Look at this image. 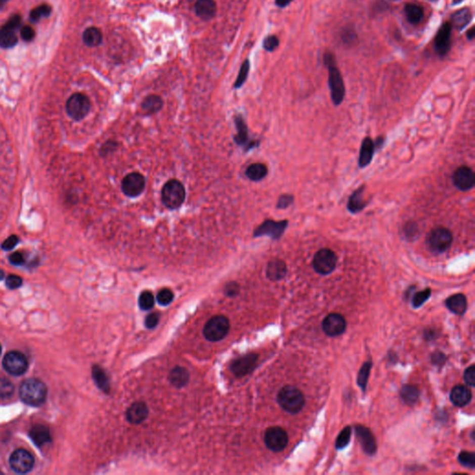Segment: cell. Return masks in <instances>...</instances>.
Instances as JSON below:
<instances>
[{
	"instance_id": "obj_1",
	"label": "cell",
	"mask_w": 475,
	"mask_h": 475,
	"mask_svg": "<svg viewBox=\"0 0 475 475\" xmlns=\"http://www.w3.org/2000/svg\"><path fill=\"white\" fill-rule=\"evenodd\" d=\"M324 62L329 72V87L331 100L333 104L338 106L343 101L346 95L344 83L340 70L335 65L333 56L330 53H326L324 55Z\"/></svg>"
},
{
	"instance_id": "obj_2",
	"label": "cell",
	"mask_w": 475,
	"mask_h": 475,
	"mask_svg": "<svg viewBox=\"0 0 475 475\" xmlns=\"http://www.w3.org/2000/svg\"><path fill=\"white\" fill-rule=\"evenodd\" d=\"M20 398L23 403L32 407H39L47 398V386L37 379L23 380L20 386Z\"/></svg>"
},
{
	"instance_id": "obj_3",
	"label": "cell",
	"mask_w": 475,
	"mask_h": 475,
	"mask_svg": "<svg viewBox=\"0 0 475 475\" xmlns=\"http://www.w3.org/2000/svg\"><path fill=\"white\" fill-rule=\"evenodd\" d=\"M278 402L285 411L296 414L305 406V397L302 392L294 386L287 385L280 389L278 394Z\"/></svg>"
},
{
	"instance_id": "obj_4",
	"label": "cell",
	"mask_w": 475,
	"mask_h": 475,
	"mask_svg": "<svg viewBox=\"0 0 475 475\" xmlns=\"http://www.w3.org/2000/svg\"><path fill=\"white\" fill-rule=\"evenodd\" d=\"M185 197L186 191L184 186L179 180H169L162 188V202L169 209H177L181 206L184 202Z\"/></svg>"
},
{
	"instance_id": "obj_5",
	"label": "cell",
	"mask_w": 475,
	"mask_h": 475,
	"mask_svg": "<svg viewBox=\"0 0 475 475\" xmlns=\"http://www.w3.org/2000/svg\"><path fill=\"white\" fill-rule=\"evenodd\" d=\"M453 242L452 232L444 227H438L430 231L427 238V245L430 252L443 253L447 252Z\"/></svg>"
},
{
	"instance_id": "obj_6",
	"label": "cell",
	"mask_w": 475,
	"mask_h": 475,
	"mask_svg": "<svg viewBox=\"0 0 475 475\" xmlns=\"http://www.w3.org/2000/svg\"><path fill=\"white\" fill-rule=\"evenodd\" d=\"M230 323L225 316H215L207 322L203 334L208 341H218L224 339L229 333Z\"/></svg>"
},
{
	"instance_id": "obj_7",
	"label": "cell",
	"mask_w": 475,
	"mask_h": 475,
	"mask_svg": "<svg viewBox=\"0 0 475 475\" xmlns=\"http://www.w3.org/2000/svg\"><path fill=\"white\" fill-rule=\"evenodd\" d=\"M90 99L82 93H75L69 98L66 102V111L68 115L73 120L80 121L84 119L90 112Z\"/></svg>"
},
{
	"instance_id": "obj_8",
	"label": "cell",
	"mask_w": 475,
	"mask_h": 475,
	"mask_svg": "<svg viewBox=\"0 0 475 475\" xmlns=\"http://www.w3.org/2000/svg\"><path fill=\"white\" fill-rule=\"evenodd\" d=\"M313 268L317 273L329 275L335 269L337 256L330 249L323 248L316 252L313 258Z\"/></svg>"
},
{
	"instance_id": "obj_9",
	"label": "cell",
	"mask_w": 475,
	"mask_h": 475,
	"mask_svg": "<svg viewBox=\"0 0 475 475\" xmlns=\"http://www.w3.org/2000/svg\"><path fill=\"white\" fill-rule=\"evenodd\" d=\"M2 365L8 373L13 376H20L25 373L28 369V360L22 353L12 351L4 357Z\"/></svg>"
},
{
	"instance_id": "obj_10",
	"label": "cell",
	"mask_w": 475,
	"mask_h": 475,
	"mask_svg": "<svg viewBox=\"0 0 475 475\" xmlns=\"http://www.w3.org/2000/svg\"><path fill=\"white\" fill-rule=\"evenodd\" d=\"M34 458L31 453L25 449H17L10 458V466L17 473H27L33 469Z\"/></svg>"
},
{
	"instance_id": "obj_11",
	"label": "cell",
	"mask_w": 475,
	"mask_h": 475,
	"mask_svg": "<svg viewBox=\"0 0 475 475\" xmlns=\"http://www.w3.org/2000/svg\"><path fill=\"white\" fill-rule=\"evenodd\" d=\"M265 443L270 450L280 452L283 450L289 442V437L285 430L280 427H271L265 433Z\"/></svg>"
},
{
	"instance_id": "obj_12",
	"label": "cell",
	"mask_w": 475,
	"mask_h": 475,
	"mask_svg": "<svg viewBox=\"0 0 475 475\" xmlns=\"http://www.w3.org/2000/svg\"><path fill=\"white\" fill-rule=\"evenodd\" d=\"M289 221L282 220V221H273L268 219L261 224L257 229L254 230V237L260 236H269L273 240H279L284 233Z\"/></svg>"
},
{
	"instance_id": "obj_13",
	"label": "cell",
	"mask_w": 475,
	"mask_h": 475,
	"mask_svg": "<svg viewBox=\"0 0 475 475\" xmlns=\"http://www.w3.org/2000/svg\"><path fill=\"white\" fill-rule=\"evenodd\" d=\"M454 186L461 191L471 190L475 185V175L473 170L469 166H459L452 176Z\"/></svg>"
},
{
	"instance_id": "obj_14",
	"label": "cell",
	"mask_w": 475,
	"mask_h": 475,
	"mask_svg": "<svg viewBox=\"0 0 475 475\" xmlns=\"http://www.w3.org/2000/svg\"><path fill=\"white\" fill-rule=\"evenodd\" d=\"M145 189V179L139 173L128 174L122 181V190L128 197L140 195Z\"/></svg>"
},
{
	"instance_id": "obj_15",
	"label": "cell",
	"mask_w": 475,
	"mask_h": 475,
	"mask_svg": "<svg viewBox=\"0 0 475 475\" xmlns=\"http://www.w3.org/2000/svg\"><path fill=\"white\" fill-rule=\"evenodd\" d=\"M322 329L330 337L341 335L347 329V321L340 314H330L323 320Z\"/></svg>"
},
{
	"instance_id": "obj_16",
	"label": "cell",
	"mask_w": 475,
	"mask_h": 475,
	"mask_svg": "<svg viewBox=\"0 0 475 475\" xmlns=\"http://www.w3.org/2000/svg\"><path fill=\"white\" fill-rule=\"evenodd\" d=\"M452 25L449 23H444L439 29L435 39V49L436 53L440 56L447 55L451 44Z\"/></svg>"
},
{
	"instance_id": "obj_17",
	"label": "cell",
	"mask_w": 475,
	"mask_h": 475,
	"mask_svg": "<svg viewBox=\"0 0 475 475\" xmlns=\"http://www.w3.org/2000/svg\"><path fill=\"white\" fill-rule=\"evenodd\" d=\"M355 430H356V435L358 437V441L360 443L365 453L369 456L374 455L377 451V443L371 430L361 424L356 425Z\"/></svg>"
},
{
	"instance_id": "obj_18",
	"label": "cell",
	"mask_w": 475,
	"mask_h": 475,
	"mask_svg": "<svg viewBox=\"0 0 475 475\" xmlns=\"http://www.w3.org/2000/svg\"><path fill=\"white\" fill-rule=\"evenodd\" d=\"M258 356L249 354L236 359L231 365V370L237 376H244L252 372L257 363Z\"/></svg>"
},
{
	"instance_id": "obj_19",
	"label": "cell",
	"mask_w": 475,
	"mask_h": 475,
	"mask_svg": "<svg viewBox=\"0 0 475 475\" xmlns=\"http://www.w3.org/2000/svg\"><path fill=\"white\" fill-rule=\"evenodd\" d=\"M217 3L213 0H197L195 12L198 17L203 21H209L217 14Z\"/></svg>"
},
{
	"instance_id": "obj_20",
	"label": "cell",
	"mask_w": 475,
	"mask_h": 475,
	"mask_svg": "<svg viewBox=\"0 0 475 475\" xmlns=\"http://www.w3.org/2000/svg\"><path fill=\"white\" fill-rule=\"evenodd\" d=\"M149 413V409L145 403L136 402L130 406L126 412V418L129 422L139 424L145 420Z\"/></svg>"
},
{
	"instance_id": "obj_21",
	"label": "cell",
	"mask_w": 475,
	"mask_h": 475,
	"mask_svg": "<svg viewBox=\"0 0 475 475\" xmlns=\"http://www.w3.org/2000/svg\"><path fill=\"white\" fill-rule=\"evenodd\" d=\"M374 152V141L369 137L364 139L361 144V148H360V153H359V160H358L359 167L364 168L368 166L372 161Z\"/></svg>"
},
{
	"instance_id": "obj_22",
	"label": "cell",
	"mask_w": 475,
	"mask_h": 475,
	"mask_svg": "<svg viewBox=\"0 0 475 475\" xmlns=\"http://www.w3.org/2000/svg\"><path fill=\"white\" fill-rule=\"evenodd\" d=\"M450 400L456 407L462 408L471 400V392L467 386L456 385L450 394Z\"/></svg>"
},
{
	"instance_id": "obj_23",
	"label": "cell",
	"mask_w": 475,
	"mask_h": 475,
	"mask_svg": "<svg viewBox=\"0 0 475 475\" xmlns=\"http://www.w3.org/2000/svg\"><path fill=\"white\" fill-rule=\"evenodd\" d=\"M287 273V267L284 261L280 259L271 260L267 267V277L272 281L282 280Z\"/></svg>"
},
{
	"instance_id": "obj_24",
	"label": "cell",
	"mask_w": 475,
	"mask_h": 475,
	"mask_svg": "<svg viewBox=\"0 0 475 475\" xmlns=\"http://www.w3.org/2000/svg\"><path fill=\"white\" fill-rule=\"evenodd\" d=\"M364 189L365 187L362 186L357 190H355L352 193V195L349 197V200L347 202V209L348 211L352 213H357V212H361L365 207L367 206V201L364 199Z\"/></svg>"
},
{
	"instance_id": "obj_25",
	"label": "cell",
	"mask_w": 475,
	"mask_h": 475,
	"mask_svg": "<svg viewBox=\"0 0 475 475\" xmlns=\"http://www.w3.org/2000/svg\"><path fill=\"white\" fill-rule=\"evenodd\" d=\"M447 308L456 315H463L467 309V299L463 294L458 293L448 297L446 301Z\"/></svg>"
},
{
	"instance_id": "obj_26",
	"label": "cell",
	"mask_w": 475,
	"mask_h": 475,
	"mask_svg": "<svg viewBox=\"0 0 475 475\" xmlns=\"http://www.w3.org/2000/svg\"><path fill=\"white\" fill-rule=\"evenodd\" d=\"M30 437L37 447H42L51 440L50 430L43 425L34 426V428L30 430Z\"/></svg>"
},
{
	"instance_id": "obj_27",
	"label": "cell",
	"mask_w": 475,
	"mask_h": 475,
	"mask_svg": "<svg viewBox=\"0 0 475 475\" xmlns=\"http://www.w3.org/2000/svg\"><path fill=\"white\" fill-rule=\"evenodd\" d=\"M472 20V14L468 8H464L452 15L453 26L458 31H462Z\"/></svg>"
},
{
	"instance_id": "obj_28",
	"label": "cell",
	"mask_w": 475,
	"mask_h": 475,
	"mask_svg": "<svg viewBox=\"0 0 475 475\" xmlns=\"http://www.w3.org/2000/svg\"><path fill=\"white\" fill-rule=\"evenodd\" d=\"M169 380L174 386L181 388L188 384L190 380V374L187 369L181 367H176L171 370L169 375Z\"/></svg>"
},
{
	"instance_id": "obj_29",
	"label": "cell",
	"mask_w": 475,
	"mask_h": 475,
	"mask_svg": "<svg viewBox=\"0 0 475 475\" xmlns=\"http://www.w3.org/2000/svg\"><path fill=\"white\" fill-rule=\"evenodd\" d=\"M83 41L85 45L90 48H95L101 45L102 42L101 30L97 27H89L85 29L83 33Z\"/></svg>"
},
{
	"instance_id": "obj_30",
	"label": "cell",
	"mask_w": 475,
	"mask_h": 475,
	"mask_svg": "<svg viewBox=\"0 0 475 475\" xmlns=\"http://www.w3.org/2000/svg\"><path fill=\"white\" fill-rule=\"evenodd\" d=\"M268 167L264 163H252L246 169V176L252 181H260L268 175Z\"/></svg>"
},
{
	"instance_id": "obj_31",
	"label": "cell",
	"mask_w": 475,
	"mask_h": 475,
	"mask_svg": "<svg viewBox=\"0 0 475 475\" xmlns=\"http://www.w3.org/2000/svg\"><path fill=\"white\" fill-rule=\"evenodd\" d=\"M400 397L407 405H415L419 398V390L414 385H404L400 391Z\"/></svg>"
},
{
	"instance_id": "obj_32",
	"label": "cell",
	"mask_w": 475,
	"mask_h": 475,
	"mask_svg": "<svg viewBox=\"0 0 475 475\" xmlns=\"http://www.w3.org/2000/svg\"><path fill=\"white\" fill-rule=\"evenodd\" d=\"M18 43V37L14 33V31L10 29H0V48L3 49H11Z\"/></svg>"
},
{
	"instance_id": "obj_33",
	"label": "cell",
	"mask_w": 475,
	"mask_h": 475,
	"mask_svg": "<svg viewBox=\"0 0 475 475\" xmlns=\"http://www.w3.org/2000/svg\"><path fill=\"white\" fill-rule=\"evenodd\" d=\"M405 13L408 22L412 24L420 23V21L423 19L422 9L416 4H407L405 6Z\"/></svg>"
},
{
	"instance_id": "obj_34",
	"label": "cell",
	"mask_w": 475,
	"mask_h": 475,
	"mask_svg": "<svg viewBox=\"0 0 475 475\" xmlns=\"http://www.w3.org/2000/svg\"><path fill=\"white\" fill-rule=\"evenodd\" d=\"M92 375L95 380L96 384L105 393L110 392V383L104 370L100 366H94L92 369Z\"/></svg>"
},
{
	"instance_id": "obj_35",
	"label": "cell",
	"mask_w": 475,
	"mask_h": 475,
	"mask_svg": "<svg viewBox=\"0 0 475 475\" xmlns=\"http://www.w3.org/2000/svg\"><path fill=\"white\" fill-rule=\"evenodd\" d=\"M162 107V100L157 95H151L147 97L143 103L142 109L147 113H155L161 110Z\"/></svg>"
},
{
	"instance_id": "obj_36",
	"label": "cell",
	"mask_w": 475,
	"mask_h": 475,
	"mask_svg": "<svg viewBox=\"0 0 475 475\" xmlns=\"http://www.w3.org/2000/svg\"><path fill=\"white\" fill-rule=\"evenodd\" d=\"M371 367H372L371 361H367V362L363 364V366L361 367V369L358 372V384L362 389L364 393L366 391V387H367V383H368V380H369Z\"/></svg>"
},
{
	"instance_id": "obj_37",
	"label": "cell",
	"mask_w": 475,
	"mask_h": 475,
	"mask_svg": "<svg viewBox=\"0 0 475 475\" xmlns=\"http://www.w3.org/2000/svg\"><path fill=\"white\" fill-rule=\"evenodd\" d=\"M51 7L47 4L36 7L30 12V20L32 23H37L41 19L49 17L51 15Z\"/></svg>"
},
{
	"instance_id": "obj_38",
	"label": "cell",
	"mask_w": 475,
	"mask_h": 475,
	"mask_svg": "<svg viewBox=\"0 0 475 475\" xmlns=\"http://www.w3.org/2000/svg\"><path fill=\"white\" fill-rule=\"evenodd\" d=\"M236 124H237V128H238V134L236 136L235 140L238 144L243 145L244 143H246L247 140H248V131H247L246 124H245L243 119L241 117L236 118Z\"/></svg>"
},
{
	"instance_id": "obj_39",
	"label": "cell",
	"mask_w": 475,
	"mask_h": 475,
	"mask_svg": "<svg viewBox=\"0 0 475 475\" xmlns=\"http://www.w3.org/2000/svg\"><path fill=\"white\" fill-rule=\"evenodd\" d=\"M352 435V429L350 426H347L344 429L341 430V433L337 437L335 442V447L337 449H342L347 447L348 443L350 442V437Z\"/></svg>"
},
{
	"instance_id": "obj_40",
	"label": "cell",
	"mask_w": 475,
	"mask_h": 475,
	"mask_svg": "<svg viewBox=\"0 0 475 475\" xmlns=\"http://www.w3.org/2000/svg\"><path fill=\"white\" fill-rule=\"evenodd\" d=\"M139 305L142 310H150L154 307V296L151 291H143L140 294Z\"/></svg>"
},
{
	"instance_id": "obj_41",
	"label": "cell",
	"mask_w": 475,
	"mask_h": 475,
	"mask_svg": "<svg viewBox=\"0 0 475 475\" xmlns=\"http://www.w3.org/2000/svg\"><path fill=\"white\" fill-rule=\"evenodd\" d=\"M249 70H250V62L248 60H246L242 63L241 69H240L238 77H237L236 82H235V89H239V88H241L242 84H244V82L246 81L247 77H248Z\"/></svg>"
},
{
	"instance_id": "obj_42",
	"label": "cell",
	"mask_w": 475,
	"mask_h": 475,
	"mask_svg": "<svg viewBox=\"0 0 475 475\" xmlns=\"http://www.w3.org/2000/svg\"><path fill=\"white\" fill-rule=\"evenodd\" d=\"M458 461L464 467H467L469 469H474L475 468V454L473 452H467V451H462L458 455Z\"/></svg>"
},
{
	"instance_id": "obj_43",
	"label": "cell",
	"mask_w": 475,
	"mask_h": 475,
	"mask_svg": "<svg viewBox=\"0 0 475 475\" xmlns=\"http://www.w3.org/2000/svg\"><path fill=\"white\" fill-rule=\"evenodd\" d=\"M431 291L429 288H427L424 291H419L415 293L413 299H412V304L414 308H418L421 307L430 296Z\"/></svg>"
},
{
	"instance_id": "obj_44",
	"label": "cell",
	"mask_w": 475,
	"mask_h": 475,
	"mask_svg": "<svg viewBox=\"0 0 475 475\" xmlns=\"http://www.w3.org/2000/svg\"><path fill=\"white\" fill-rule=\"evenodd\" d=\"M156 298L157 302L159 303L161 306H167L173 302V291L169 289H162V291L158 292Z\"/></svg>"
},
{
	"instance_id": "obj_45",
	"label": "cell",
	"mask_w": 475,
	"mask_h": 475,
	"mask_svg": "<svg viewBox=\"0 0 475 475\" xmlns=\"http://www.w3.org/2000/svg\"><path fill=\"white\" fill-rule=\"evenodd\" d=\"M14 392V386L12 382L6 379H0V397L8 398L12 397Z\"/></svg>"
},
{
	"instance_id": "obj_46",
	"label": "cell",
	"mask_w": 475,
	"mask_h": 475,
	"mask_svg": "<svg viewBox=\"0 0 475 475\" xmlns=\"http://www.w3.org/2000/svg\"><path fill=\"white\" fill-rule=\"evenodd\" d=\"M404 232H405L406 237L408 238V240H414L416 238V236L419 234L417 224L415 222H408L405 226Z\"/></svg>"
},
{
	"instance_id": "obj_47",
	"label": "cell",
	"mask_w": 475,
	"mask_h": 475,
	"mask_svg": "<svg viewBox=\"0 0 475 475\" xmlns=\"http://www.w3.org/2000/svg\"><path fill=\"white\" fill-rule=\"evenodd\" d=\"M23 284V280L21 277L16 275H10L6 280V286L11 290H15L20 288Z\"/></svg>"
},
{
	"instance_id": "obj_48",
	"label": "cell",
	"mask_w": 475,
	"mask_h": 475,
	"mask_svg": "<svg viewBox=\"0 0 475 475\" xmlns=\"http://www.w3.org/2000/svg\"><path fill=\"white\" fill-rule=\"evenodd\" d=\"M279 44H280V40L278 39L277 36L269 35L264 41V48L266 51L272 52L279 47Z\"/></svg>"
},
{
	"instance_id": "obj_49",
	"label": "cell",
	"mask_w": 475,
	"mask_h": 475,
	"mask_svg": "<svg viewBox=\"0 0 475 475\" xmlns=\"http://www.w3.org/2000/svg\"><path fill=\"white\" fill-rule=\"evenodd\" d=\"M464 380L469 387L475 386V366L471 365L464 372Z\"/></svg>"
},
{
	"instance_id": "obj_50",
	"label": "cell",
	"mask_w": 475,
	"mask_h": 475,
	"mask_svg": "<svg viewBox=\"0 0 475 475\" xmlns=\"http://www.w3.org/2000/svg\"><path fill=\"white\" fill-rule=\"evenodd\" d=\"M293 201H294L293 196L290 195V194H283V195L280 196L279 200H278L277 208L278 209H286V208L291 206V204L293 203Z\"/></svg>"
},
{
	"instance_id": "obj_51",
	"label": "cell",
	"mask_w": 475,
	"mask_h": 475,
	"mask_svg": "<svg viewBox=\"0 0 475 475\" xmlns=\"http://www.w3.org/2000/svg\"><path fill=\"white\" fill-rule=\"evenodd\" d=\"M19 237L16 236V235H12L10 236L8 239H6L4 242L2 243L1 245V248L4 250V251H11L13 248L15 246H17L18 243H19Z\"/></svg>"
},
{
	"instance_id": "obj_52",
	"label": "cell",
	"mask_w": 475,
	"mask_h": 475,
	"mask_svg": "<svg viewBox=\"0 0 475 475\" xmlns=\"http://www.w3.org/2000/svg\"><path fill=\"white\" fill-rule=\"evenodd\" d=\"M21 36L24 41L26 42H30V41H33L35 36V33H34V29L32 28L31 26L29 25H25L23 26L22 28V31H21Z\"/></svg>"
},
{
	"instance_id": "obj_53",
	"label": "cell",
	"mask_w": 475,
	"mask_h": 475,
	"mask_svg": "<svg viewBox=\"0 0 475 475\" xmlns=\"http://www.w3.org/2000/svg\"><path fill=\"white\" fill-rule=\"evenodd\" d=\"M21 22H22V19H21V17H20L19 15H13L12 17L9 19V21L7 22L6 24H5L3 27L14 31V30H16L18 27H20Z\"/></svg>"
},
{
	"instance_id": "obj_54",
	"label": "cell",
	"mask_w": 475,
	"mask_h": 475,
	"mask_svg": "<svg viewBox=\"0 0 475 475\" xmlns=\"http://www.w3.org/2000/svg\"><path fill=\"white\" fill-rule=\"evenodd\" d=\"M158 323H159V316H158V314H150V315L146 318L145 325L148 329H153V328H155Z\"/></svg>"
},
{
	"instance_id": "obj_55",
	"label": "cell",
	"mask_w": 475,
	"mask_h": 475,
	"mask_svg": "<svg viewBox=\"0 0 475 475\" xmlns=\"http://www.w3.org/2000/svg\"><path fill=\"white\" fill-rule=\"evenodd\" d=\"M10 262L14 266H20L24 262V256L20 252H13L10 256Z\"/></svg>"
},
{
	"instance_id": "obj_56",
	"label": "cell",
	"mask_w": 475,
	"mask_h": 475,
	"mask_svg": "<svg viewBox=\"0 0 475 475\" xmlns=\"http://www.w3.org/2000/svg\"><path fill=\"white\" fill-rule=\"evenodd\" d=\"M446 360H447L446 356L443 353L438 352V351L434 353L431 356V361L435 365H443L446 362Z\"/></svg>"
},
{
	"instance_id": "obj_57",
	"label": "cell",
	"mask_w": 475,
	"mask_h": 475,
	"mask_svg": "<svg viewBox=\"0 0 475 475\" xmlns=\"http://www.w3.org/2000/svg\"><path fill=\"white\" fill-rule=\"evenodd\" d=\"M226 290H227V293H228L229 295L233 296V295H235V294L239 291V287H238V285H237L236 283L232 282V283H230V284L227 286Z\"/></svg>"
},
{
	"instance_id": "obj_58",
	"label": "cell",
	"mask_w": 475,
	"mask_h": 475,
	"mask_svg": "<svg viewBox=\"0 0 475 475\" xmlns=\"http://www.w3.org/2000/svg\"><path fill=\"white\" fill-rule=\"evenodd\" d=\"M292 0H276V5L280 8H285L291 3Z\"/></svg>"
},
{
	"instance_id": "obj_59",
	"label": "cell",
	"mask_w": 475,
	"mask_h": 475,
	"mask_svg": "<svg viewBox=\"0 0 475 475\" xmlns=\"http://www.w3.org/2000/svg\"><path fill=\"white\" fill-rule=\"evenodd\" d=\"M467 37L469 40L473 39V37H474V28L469 29L468 33H467Z\"/></svg>"
},
{
	"instance_id": "obj_60",
	"label": "cell",
	"mask_w": 475,
	"mask_h": 475,
	"mask_svg": "<svg viewBox=\"0 0 475 475\" xmlns=\"http://www.w3.org/2000/svg\"><path fill=\"white\" fill-rule=\"evenodd\" d=\"M8 1H9V0H0V9H2L3 7L5 6Z\"/></svg>"
},
{
	"instance_id": "obj_61",
	"label": "cell",
	"mask_w": 475,
	"mask_h": 475,
	"mask_svg": "<svg viewBox=\"0 0 475 475\" xmlns=\"http://www.w3.org/2000/svg\"><path fill=\"white\" fill-rule=\"evenodd\" d=\"M4 277H5V273H4V271H2V270L0 269V280H3V279H4Z\"/></svg>"
},
{
	"instance_id": "obj_62",
	"label": "cell",
	"mask_w": 475,
	"mask_h": 475,
	"mask_svg": "<svg viewBox=\"0 0 475 475\" xmlns=\"http://www.w3.org/2000/svg\"><path fill=\"white\" fill-rule=\"evenodd\" d=\"M461 1H462V0H455V1H453V4H454V5H457L458 3H460Z\"/></svg>"
},
{
	"instance_id": "obj_63",
	"label": "cell",
	"mask_w": 475,
	"mask_h": 475,
	"mask_svg": "<svg viewBox=\"0 0 475 475\" xmlns=\"http://www.w3.org/2000/svg\"><path fill=\"white\" fill-rule=\"evenodd\" d=\"M429 1H433V2H436L437 0H429Z\"/></svg>"
},
{
	"instance_id": "obj_64",
	"label": "cell",
	"mask_w": 475,
	"mask_h": 475,
	"mask_svg": "<svg viewBox=\"0 0 475 475\" xmlns=\"http://www.w3.org/2000/svg\"><path fill=\"white\" fill-rule=\"evenodd\" d=\"M0 354H1V346H0Z\"/></svg>"
}]
</instances>
